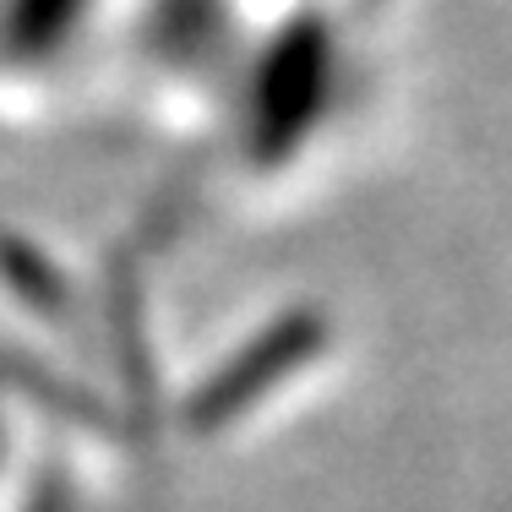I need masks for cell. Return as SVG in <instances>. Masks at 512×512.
<instances>
[{
    "label": "cell",
    "mask_w": 512,
    "mask_h": 512,
    "mask_svg": "<svg viewBox=\"0 0 512 512\" xmlns=\"http://www.w3.org/2000/svg\"><path fill=\"white\" fill-rule=\"evenodd\" d=\"M104 0H0V66H44L66 55Z\"/></svg>",
    "instance_id": "obj_1"
}]
</instances>
